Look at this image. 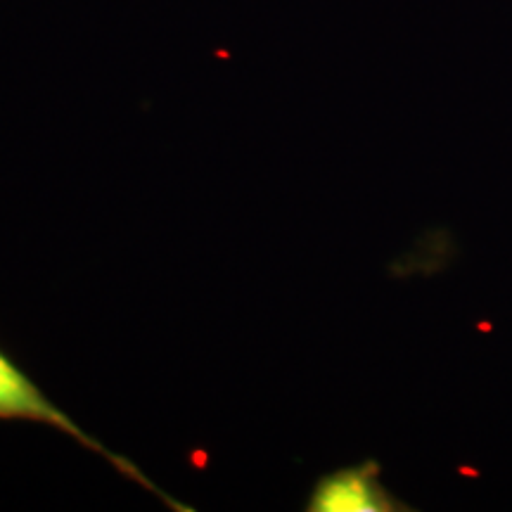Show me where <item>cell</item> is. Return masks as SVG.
I'll list each match as a JSON object with an SVG mask.
<instances>
[{
    "label": "cell",
    "mask_w": 512,
    "mask_h": 512,
    "mask_svg": "<svg viewBox=\"0 0 512 512\" xmlns=\"http://www.w3.org/2000/svg\"><path fill=\"white\" fill-rule=\"evenodd\" d=\"M0 420H27V422H38V425L53 427V430L79 441V444L83 448H88V451L107 458V463H112L114 470H119L124 477L133 479V482L145 486L147 491L157 494L162 501H166L169 508L188 510L185 505H178L174 498L166 496L162 489H157V486L152 484L150 479H147L143 472L131 463V460H126L124 456H117V453H112L110 448L102 446L98 439H93L91 434L83 432L67 413L60 411V408H57L55 403L41 392V387H38V384L31 380V377L24 373V370L19 368L3 349H0Z\"/></svg>",
    "instance_id": "obj_1"
},
{
    "label": "cell",
    "mask_w": 512,
    "mask_h": 512,
    "mask_svg": "<svg viewBox=\"0 0 512 512\" xmlns=\"http://www.w3.org/2000/svg\"><path fill=\"white\" fill-rule=\"evenodd\" d=\"M304 510L309 512H401L411 505L399 501L380 479V463L363 460L358 465L328 472L311 489Z\"/></svg>",
    "instance_id": "obj_2"
}]
</instances>
